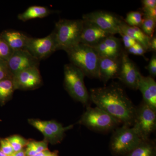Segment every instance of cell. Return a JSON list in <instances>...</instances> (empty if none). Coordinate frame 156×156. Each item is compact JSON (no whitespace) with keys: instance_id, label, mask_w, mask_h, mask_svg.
Returning <instances> with one entry per match:
<instances>
[{"instance_id":"5","label":"cell","mask_w":156,"mask_h":156,"mask_svg":"<svg viewBox=\"0 0 156 156\" xmlns=\"http://www.w3.org/2000/svg\"><path fill=\"white\" fill-rule=\"evenodd\" d=\"M79 123L87 128L97 132L107 133L114 131L119 127L120 122L97 107H87Z\"/></svg>"},{"instance_id":"17","label":"cell","mask_w":156,"mask_h":156,"mask_svg":"<svg viewBox=\"0 0 156 156\" xmlns=\"http://www.w3.org/2000/svg\"><path fill=\"white\" fill-rule=\"evenodd\" d=\"M120 30V33L128 35L134 39L136 43L142 45L147 51H149L150 44L151 38L146 35L140 28L130 26L126 24L124 20L121 26Z\"/></svg>"},{"instance_id":"15","label":"cell","mask_w":156,"mask_h":156,"mask_svg":"<svg viewBox=\"0 0 156 156\" xmlns=\"http://www.w3.org/2000/svg\"><path fill=\"white\" fill-rule=\"evenodd\" d=\"M137 89L142 93L143 102L156 111V83L151 76H144L140 74Z\"/></svg>"},{"instance_id":"4","label":"cell","mask_w":156,"mask_h":156,"mask_svg":"<svg viewBox=\"0 0 156 156\" xmlns=\"http://www.w3.org/2000/svg\"><path fill=\"white\" fill-rule=\"evenodd\" d=\"M85 75L71 63L64 66V87L73 99L89 106L90 94L84 83Z\"/></svg>"},{"instance_id":"25","label":"cell","mask_w":156,"mask_h":156,"mask_svg":"<svg viewBox=\"0 0 156 156\" xmlns=\"http://www.w3.org/2000/svg\"><path fill=\"white\" fill-rule=\"evenodd\" d=\"M156 24L155 20L144 15L142 23L140 28L147 36L152 38L154 36Z\"/></svg>"},{"instance_id":"29","label":"cell","mask_w":156,"mask_h":156,"mask_svg":"<svg viewBox=\"0 0 156 156\" xmlns=\"http://www.w3.org/2000/svg\"><path fill=\"white\" fill-rule=\"evenodd\" d=\"M0 150L8 156L11 155L14 152L12 146L7 138L0 139Z\"/></svg>"},{"instance_id":"8","label":"cell","mask_w":156,"mask_h":156,"mask_svg":"<svg viewBox=\"0 0 156 156\" xmlns=\"http://www.w3.org/2000/svg\"><path fill=\"white\" fill-rule=\"evenodd\" d=\"M82 19L93 23L112 35L120 33V27L124 21L119 15L105 11H93L84 14Z\"/></svg>"},{"instance_id":"7","label":"cell","mask_w":156,"mask_h":156,"mask_svg":"<svg viewBox=\"0 0 156 156\" xmlns=\"http://www.w3.org/2000/svg\"><path fill=\"white\" fill-rule=\"evenodd\" d=\"M132 126L143 140L149 139L156 130V111L142 101L136 107Z\"/></svg>"},{"instance_id":"31","label":"cell","mask_w":156,"mask_h":156,"mask_svg":"<svg viewBox=\"0 0 156 156\" xmlns=\"http://www.w3.org/2000/svg\"><path fill=\"white\" fill-rule=\"evenodd\" d=\"M148 71L151 76L154 78L156 76V53H154L148 65L146 67Z\"/></svg>"},{"instance_id":"14","label":"cell","mask_w":156,"mask_h":156,"mask_svg":"<svg viewBox=\"0 0 156 156\" xmlns=\"http://www.w3.org/2000/svg\"><path fill=\"white\" fill-rule=\"evenodd\" d=\"M83 20L80 43L93 47L104 39L112 35L92 23Z\"/></svg>"},{"instance_id":"10","label":"cell","mask_w":156,"mask_h":156,"mask_svg":"<svg viewBox=\"0 0 156 156\" xmlns=\"http://www.w3.org/2000/svg\"><path fill=\"white\" fill-rule=\"evenodd\" d=\"M13 76L31 68H39L40 60L25 49L15 50L7 61Z\"/></svg>"},{"instance_id":"21","label":"cell","mask_w":156,"mask_h":156,"mask_svg":"<svg viewBox=\"0 0 156 156\" xmlns=\"http://www.w3.org/2000/svg\"><path fill=\"white\" fill-rule=\"evenodd\" d=\"M28 122L44 135L45 140L47 142H50L52 144H56L60 143L54 133L50 130V128L45 126L42 121L31 119L28 120Z\"/></svg>"},{"instance_id":"26","label":"cell","mask_w":156,"mask_h":156,"mask_svg":"<svg viewBox=\"0 0 156 156\" xmlns=\"http://www.w3.org/2000/svg\"><path fill=\"white\" fill-rule=\"evenodd\" d=\"M14 152L19 151L26 147L29 141L25 138L18 135H12L7 137Z\"/></svg>"},{"instance_id":"38","label":"cell","mask_w":156,"mask_h":156,"mask_svg":"<svg viewBox=\"0 0 156 156\" xmlns=\"http://www.w3.org/2000/svg\"><path fill=\"white\" fill-rule=\"evenodd\" d=\"M0 156H8L7 155H6L4 153L2 152V151L0 150Z\"/></svg>"},{"instance_id":"11","label":"cell","mask_w":156,"mask_h":156,"mask_svg":"<svg viewBox=\"0 0 156 156\" xmlns=\"http://www.w3.org/2000/svg\"><path fill=\"white\" fill-rule=\"evenodd\" d=\"M140 73L136 64L129 58L128 53L122 54L121 68L118 79L130 89L137 90Z\"/></svg>"},{"instance_id":"1","label":"cell","mask_w":156,"mask_h":156,"mask_svg":"<svg viewBox=\"0 0 156 156\" xmlns=\"http://www.w3.org/2000/svg\"><path fill=\"white\" fill-rule=\"evenodd\" d=\"M90 100L96 107L116 119L123 126L134 124L136 107L119 84L112 83L108 86L90 89Z\"/></svg>"},{"instance_id":"3","label":"cell","mask_w":156,"mask_h":156,"mask_svg":"<svg viewBox=\"0 0 156 156\" xmlns=\"http://www.w3.org/2000/svg\"><path fill=\"white\" fill-rule=\"evenodd\" d=\"M66 52L70 63L80 69L85 76L98 79L99 57L94 48L80 43Z\"/></svg>"},{"instance_id":"13","label":"cell","mask_w":156,"mask_h":156,"mask_svg":"<svg viewBox=\"0 0 156 156\" xmlns=\"http://www.w3.org/2000/svg\"><path fill=\"white\" fill-rule=\"evenodd\" d=\"M122 55L116 58L99 57L98 79L105 84L112 79H118L121 68Z\"/></svg>"},{"instance_id":"33","label":"cell","mask_w":156,"mask_h":156,"mask_svg":"<svg viewBox=\"0 0 156 156\" xmlns=\"http://www.w3.org/2000/svg\"><path fill=\"white\" fill-rule=\"evenodd\" d=\"M142 9L156 8V0H142L141 1Z\"/></svg>"},{"instance_id":"19","label":"cell","mask_w":156,"mask_h":156,"mask_svg":"<svg viewBox=\"0 0 156 156\" xmlns=\"http://www.w3.org/2000/svg\"><path fill=\"white\" fill-rule=\"evenodd\" d=\"M125 156H156L155 143L150 139L142 140Z\"/></svg>"},{"instance_id":"12","label":"cell","mask_w":156,"mask_h":156,"mask_svg":"<svg viewBox=\"0 0 156 156\" xmlns=\"http://www.w3.org/2000/svg\"><path fill=\"white\" fill-rule=\"evenodd\" d=\"M13 81L15 90H33L42 84L41 76L38 67L31 68L14 75Z\"/></svg>"},{"instance_id":"34","label":"cell","mask_w":156,"mask_h":156,"mask_svg":"<svg viewBox=\"0 0 156 156\" xmlns=\"http://www.w3.org/2000/svg\"><path fill=\"white\" fill-rule=\"evenodd\" d=\"M149 51H152L154 53H156V37L154 35L151 38L150 44Z\"/></svg>"},{"instance_id":"23","label":"cell","mask_w":156,"mask_h":156,"mask_svg":"<svg viewBox=\"0 0 156 156\" xmlns=\"http://www.w3.org/2000/svg\"><path fill=\"white\" fill-rule=\"evenodd\" d=\"M48 149V142L44 141H29L25 149L26 156H33Z\"/></svg>"},{"instance_id":"27","label":"cell","mask_w":156,"mask_h":156,"mask_svg":"<svg viewBox=\"0 0 156 156\" xmlns=\"http://www.w3.org/2000/svg\"><path fill=\"white\" fill-rule=\"evenodd\" d=\"M13 52L14 51L0 36V59L8 61Z\"/></svg>"},{"instance_id":"6","label":"cell","mask_w":156,"mask_h":156,"mask_svg":"<svg viewBox=\"0 0 156 156\" xmlns=\"http://www.w3.org/2000/svg\"><path fill=\"white\" fill-rule=\"evenodd\" d=\"M142 140L133 127L126 126L118 127L111 138L110 150L113 155L125 156Z\"/></svg>"},{"instance_id":"24","label":"cell","mask_w":156,"mask_h":156,"mask_svg":"<svg viewBox=\"0 0 156 156\" xmlns=\"http://www.w3.org/2000/svg\"><path fill=\"white\" fill-rule=\"evenodd\" d=\"M144 14L141 11H130L126 15L124 21L131 27H140L143 20Z\"/></svg>"},{"instance_id":"20","label":"cell","mask_w":156,"mask_h":156,"mask_svg":"<svg viewBox=\"0 0 156 156\" xmlns=\"http://www.w3.org/2000/svg\"><path fill=\"white\" fill-rule=\"evenodd\" d=\"M15 89L13 78L0 81V105H3L11 99Z\"/></svg>"},{"instance_id":"35","label":"cell","mask_w":156,"mask_h":156,"mask_svg":"<svg viewBox=\"0 0 156 156\" xmlns=\"http://www.w3.org/2000/svg\"><path fill=\"white\" fill-rule=\"evenodd\" d=\"M10 156H26L25 149H23L19 151L14 152V153Z\"/></svg>"},{"instance_id":"30","label":"cell","mask_w":156,"mask_h":156,"mask_svg":"<svg viewBox=\"0 0 156 156\" xmlns=\"http://www.w3.org/2000/svg\"><path fill=\"white\" fill-rule=\"evenodd\" d=\"M128 53L136 56H144V54L146 52H147V50L144 48L142 45L138 43H136L131 48L126 50Z\"/></svg>"},{"instance_id":"28","label":"cell","mask_w":156,"mask_h":156,"mask_svg":"<svg viewBox=\"0 0 156 156\" xmlns=\"http://www.w3.org/2000/svg\"><path fill=\"white\" fill-rule=\"evenodd\" d=\"M13 76L10 71L8 62L0 59V81L9 78H13Z\"/></svg>"},{"instance_id":"16","label":"cell","mask_w":156,"mask_h":156,"mask_svg":"<svg viewBox=\"0 0 156 156\" xmlns=\"http://www.w3.org/2000/svg\"><path fill=\"white\" fill-rule=\"evenodd\" d=\"M0 36L13 51L25 49L29 37L21 32L13 30L3 31Z\"/></svg>"},{"instance_id":"32","label":"cell","mask_w":156,"mask_h":156,"mask_svg":"<svg viewBox=\"0 0 156 156\" xmlns=\"http://www.w3.org/2000/svg\"><path fill=\"white\" fill-rule=\"evenodd\" d=\"M119 34L122 37V40L126 50L131 48L136 43L134 39H132L128 35L123 33H120Z\"/></svg>"},{"instance_id":"22","label":"cell","mask_w":156,"mask_h":156,"mask_svg":"<svg viewBox=\"0 0 156 156\" xmlns=\"http://www.w3.org/2000/svg\"><path fill=\"white\" fill-rule=\"evenodd\" d=\"M42 122L45 126L50 128V130L54 133L60 143L64 138L65 132L73 128V125H70L67 127H63L62 124L54 120L42 121Z\"/></svg>"},{"instance_id":"36","label":"cell","mask_w":156,"mask_h":156,"mask_svg":"<svg viewBox=\"0 0 156 156\" xmlns=\"http://www.w3.org/2000/svg\"><path fill=\"white\" fill-rule=\"evenodd\" d=\"M51 153L49 150H46L43 151L39 153L36 154L33 156H48Z\"/></svg>"},{"instance_id":"2","label":"cell","mask_w":156,"mask_h":156,"mask_svg":"<svg viewBox=\"0 0 156 156\" xmlns=\"http://www.w3.org/2000/svg\"><path fill=\"white\" fill-rule=\"evenodd\" d=\"M83 20V19L59 20L53 32L57 50L66 51L80 43Z\"/></svg>"},{"instance_id":"9","label":"cell","mask_w":156,"mask_h":156,"mask_svg":"<svg viewBox=\"0 0 156 156\" xmlns=\"http://www.w3.org/2000/svg\"><path fill=\"white\" fill-rule=\"evenodd\" d=\"M25 49L40 61L48 58L57 51L54 32L41 38L29 37Z\"/></svg>"},{"instance_id":"37","label":"cell","mask_w":156,"mask_h":156,"mask_svg":"<svg viewBox=\"0 0 156 156\" xmlns=\"http://www.w3.org/2000/svg\"><path fill=\"white\" fill-rule=\"evenodd\" d=\"M48 156H58V151H55L54 152H51L50 154Z\"/></svg>"},{"instance_id":"18","label":"cell","mask_w":156,"mask_h":156,"mask_svg":"<svg viewBox=\"0 0 156 156\" xmlns=\"http://www.w3.org/2000/svg\"><path fill=\"white\" fill-rule=\"evenodd\" d=\"M54 11L47 7L34 5L30 6L23 13L18 14L17 18L20 20L25 22L35 18H42L48 17L53 14Z\"/></svg>"}]
</instances>
